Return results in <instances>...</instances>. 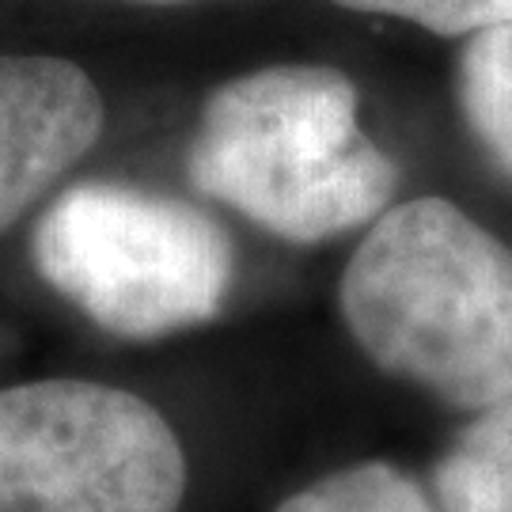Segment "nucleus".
I'll return each mask as SVG.
<instances>
[{"label": "nucleus", "mask_w": 512, "mask_h": 512, "mask_svg": "<svg viewBox=\"0 0 512 512\" xmlns=\"http://www.w3.org/2000/svg\"><path fill=\"white\" fill-rule=\"evenodd\" d=\"M35 274L99 330L152 342L213 323L236 243L202 205L118 179L61 190L31 228Z\"/></svg>", "instance_id": "obj_3"}, {"label": "nucleus", "mask_w": 512, "mask_h": 512, "mask_svg": "<svg viewBox=\"0 0 512 512\" xmlns=\"http://www.w3.org/2000/svg\"><path fill=\"white\" fill-rule=\"evenodd\" d=\"M186 179L266 236L323 243L391 209L399 167L361 129L342 69L270 65L213 88L186 145Z\"/></svg>", "instance_id": "obj_2"}, {"label": "nucleus", "mask_w": 512, "mask_h": 512, "mask_svg": "<svg viewBox=\"0 0 512 512\" xmlns=\"http://www.w3.org/2000/svg\"><path fill=\"white\" fill-rule=\"evenodd\" d=\"M103 95L80 65L0 57V236L19 224L103 137Z\"/></svg>", "instance_id": "obj_5"}, {"label": "nucleus", "mask_w": 512, "mask_h": 512, "mask_svg": "<svg viewBox=\"0 0 512 512\" xmlns=\"http://www.w3.org/2000/svg\"><path fill=\"white\" fill-rule=\"evenodd\" d=\"M440 512H512V395L478 410L433 467Z\"/></svg>", "instance_id": "obj_6"}, {"label": "nucleus", "mask_w": 512, "mask_h": 512, "mask_svg": "<svg viewBox=\"0 0 512 512\" xmlns=\"http://www.w3.org/2000/svg\"><path fill=\"white\" fill-rule=\"evenodd\" d=\"M334 4L349 12L418 23L440 38H467L490 23L512 19V0H334Z\"/></svg>", "instance_id": "obj_9"}, {"label": "nucleus", "mask_w": 512, "mask_h": 512, "mask_svg": "<svg viewBox=\"0 0 512 512\" xmlns=\"http://www.w3.org/2000/svg\"><path fill=\"white\" fill-rule=\"evenodd\" d=\"M274 512H440L433 494L403 467L365 459L281 497Z\"/></svg>", "instance_id": "obj_8"}, {"label": "nucleus", "mask_w": 512, "mask_h": 512, "mask_svg": "<svg viewBox=\"0 0 512 512\" xmlns=\"http://www.w3.org/2000/svg\"><path fill=\"white\" fill-rule=\"evenodd\" d=\"M353 346L448 410L512 395V247L448 198L395 202L338 281Z\"/></svg>", "instance_id": "obj_1"}, {"label": "nucleus", "mask_w": 512, "mask_h": 512, "mask_svg": "<svg viewBox=\"0 0 512 512\" xmlns=\"http://www.w3.org/2000/svg\"><path fill=\"white\" fill-rule=\"evenodd\" d=\"M456 103L471 141L512 183V19L463 38Z\"/></svg>", "instance_id": "obj_7"}, {"label": "nucleus", "mask_w": 512, "mask_h": 512, "mask_svg": "<svg viewBox=\"0 0 512 512\" xmlns=\"http://www.w3.org/2000/svg\"><path fill=\"white\" fill-rule=\"evenodd\" d=\"M186 486L179 433L126 387H0V512H183Z\"/></svg>", "instance_id": "obj_4"}, {"label": "nucleus", "mask_w": 512, "mask_h": 512, "mask_svg": "<svg viewBox=\"0 0 512 512\" xmlns=\"http://www.w3.org/2000/svg\"><path fill=\"white\" fill-rule=\"evenodd\" d=\"M133 4H186V0H133Z\"/></svg>", "instance_id": "obj_10"}]
</instances>
